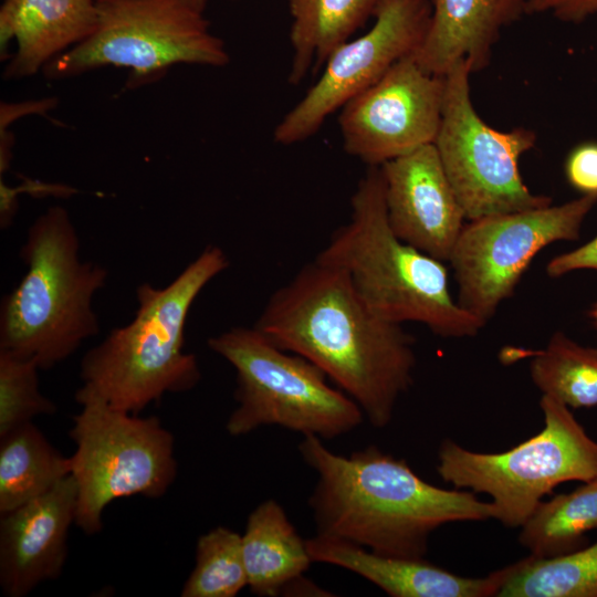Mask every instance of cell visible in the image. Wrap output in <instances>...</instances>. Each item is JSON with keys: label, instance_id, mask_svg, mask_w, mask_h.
<instances>
[{"label": "cell", "instance_id": "44dd1931", "mask_svg": "<svg viewBox=\"0 0 597 597\" xmlns=\"http://www.w3.org/2000/svg\"><path fill=\"white\" fill-rule=\"evenodd\" d=\"M292 15V84L311 66L320 69L331 52L374 15L380 0H289Z\"/></svg>", "mask_w": 597, "mask_h": 597}, {"label": "cell", "instance_id": "5b68a950", "mask_svg": "<svg viewBox=\"0 0 597 597\" xmlns=\"http://www.w3.org/2000/svg\"><path fill=\"white\" fill-rule=\"evenodd\" d=\"M20 256L28 270L2 298L0 350L33 358L48 370L97 335L93 298L108 272L81 260L77 231L61 206L33 221Z\"/></svg>", "mask_w": 597, "mask_h": 597}, {"label": "cell", "instance_id": "4316f807", "mask_svg": "<svg viewBox=\"0 0 597 597\" xmlns=\"http://www.w3.org/2000/svg\"><path fill=\"white\" fill-rule=\"evenodd\" d=\"M568 184L584 196H597V143L574 147L565 161Z\"/></svg>", "mask_w": 597, "mask_h": 597}, {"label": "cell", "instance_id": "cb8c5ba5", "mask_svg": "<svg viewBox=\"0 0 597 597\" xmlns=\"http://www.w3.org/2000/svg\"><path fill=\"white\" fill-rule=\"evenodd\" d=\"M526 355L531 378L543 395L574 409L597 406V347L555 332L545 348Z\"/></svg>", "mask_w": 597, "mask_h": 597}, {"label": "cell", "instance_id": "2e32d148", "mask_svg": "<svg viewBox=\"0 0 597 597\" xmlns=\"http://www.w3.org/2000/svg\"><path fill=\"white\" fill-rule=\"evenodd\" d=\"M312 562L348 569L392 597L496 596L503 568L486 577H465L425 558L389 556L364 546L316 534L306 540Z\"/></svg>", "mask_w": 597, "mask_h": 597}, {"label": "cell", "instance_id": "8fae6325", "mask_svg": "<svg viewBox=\"0 0 597 597\" xmlns=\"http://www.w3.org/2000/svg\"><path fill=\"white\" fill-rule=\"evenodd\" d=\"M597 196L494 214L464 224L448 262L458 304L485 325L511 297L533 258L556 241H576Z\"/></svg>", "mask_w": 597, "mask_h": 597}, {"label": "cell", "instance_id": "4fadbf2b", "mask_svg": "<svg viewBox=\"0 0 597 597\" xmlns=\"http://www.w3.org/2000/svg\"><path fill=\"white\" fill-rule=\"evenodd\" d=\"M443 95V76L423 70L413 55L404 57L341 108L345 151L379 167L434 144Z\"/></svg>", "mask_w": 597, "mask_h": 597}, {"label": "cell", "instance_id": "d4e9b609", "mask_svg": "<svg viewBox=\"0 0 597 597\" xmlns=\"http://www.w3.org/2000/svg\"><path fill=\"white\" fill-rule=\"evenodd\" d=\"M245 586L242 537L217 526L202 534L196 546V564L185 582L181 597H234Z\"/></svg>", "mask_w": 597, "mask_h": 597}, {"label": "cell", "instance_id": "5bb4252c", "mask_svg": "<svg viewBox=\"0 0 597 597\" xmlns=\"http://www.w3.org/2000/svg\"><path fill=\"white\" fill-rule=\"evenodd\" d=\"M379 168L394 233L421 252L449 261L467 218L434 144Z\"/></svg>", "mask_w": 597, "mask_h": 597}, {"label": "cell", "instance_id": "9a60e30c", "mask_svg": "<svg viewBox=\"0 0 597 597\" xmlns=\"http://www.w3.org/2000/svg\"><path fill=\"white\" fill-rule=\"evenodd\" d=\"M76 504L77 489L70 474L40 498L0 514V587L4 596L24 597L42 582L61 575Z\"/></svg>", "mask_w": 597, "mask_h": 597}, {"label": "cell", "instance_id": "f546056e", "mask_svg": "<svg viewBox=\"0 0 597 597\" xmlns=\"http://www.w3.org/2000/svg\"><path fill=\"white\" fill-rule=\"evenodd\" d=\"M589 317L593 321L594 326L597 328V302L589 311Z\"/></svg>", "mask_w": 597, "mask_h": 597}, {"label": "cell", "instance_id": "484cf974", "mask_svg": "<svg viewBox=\"0 0 597 597\" xmlns=\"http://www.w3.org/2000/svg\"><path fill=\"white\" fill-rule=\"evenodd\" d=\"M39 370L33 358L0 350V438L36 416L56 411L40 391Z\"/></svg>", "mask_w": 597, "mask_h": 597}, {"label": "cell", "instance_id": "ba28073f", "mask_svg": "<svg viewBox=\"0 0 597 597\" xmlns=\"http://www.w3.org/2000/svg\"><path fill=\"white\" fill-rule=\"evenodd\" d=\"M71 475L77 489L75 524L87 535L103 528V513L122 498L166 494L177 475L174 434L155 417L115 409L95 396H75Z\"/></svg>", "mask_w": 597, "mask_h": 597}, {"label": "cell", "instance_id": "7402d4cb", "mask_svg": "<svg viewBox=\"0 0 597 597\" xmlns=\"http://www.w3.org/2000/svg\"><path fill=\"white\" fill-rule=\"evenodd\" d=\"M593 530H597V479L543 501L521 526L519 541L531 555L548 558L585 546Z\"/></svg>", "mask_w": 597, "mask_h": 597}, {"label": "cell", "instance_id": "f1b7e54d", "mask_svg": "<svg viewBox=\"0 0 597 597\" xmlns=\"http://www.w3.org/2000/svg\"><path fill=\"white\" fill-rule=\"evenodd\" d=\"M578 270L597 272V235L573 251L554 256L546 265V273L551 277H561Z\"/></svg>", "mask_w": 597, "mask_h": 597}, {"label": "cell", "instance_id": "277c9868", "mask_svg": "<svg viewBox=\"0 0 597 597\" xmlns=\"http://www.w3.org/2000/svg\"><path fill=\"white\" fill-rule=\"evenodd\" d=\"M347 223L317 254L346 273L366 306L383 320L417 322L446 338L478 335L484 326L449 290L448 271L391 230L379 167H368L350 199Z\"/></svg>", "mask_w": 597, "mask_h": 597}, {"label": "cell", "instance_id": "7a4b0ae2", "mask_svg": "<svg viewBox=\"0 0 597 597\" xmlns=\"http://www.w3.org/2000/svg\"><path fill=\"white\" fill-rule=\"evenodd\" d=\"M298 450L318 476L308 499L316 534L383 555L425 558L438 527L494 519L491 502L430 484L405 459L375 446L346 457L317 436H304Z\"/></svg>", "mask_w": 597, "mask_h": 597}, {"label": "cell", "instance_id": "52a82bcc", "mask_svg": "<svg viewBox=\"0 0 597 597\" xmlns=\"http://www.w3.org/2000/svg\"><path fill=\"white\" fill-rule=\"evenodd\" d=\"M540 407L543 429L509 450L476 452L447 439L438 451L441 479L489 495L494 519L509 527H521L558 484L597 479V442L570 408L546 395Z\"/></svg>", "mask_w": 597, "mask_h": 597}, {"label": "cell", "instance_id": "e0dca14e", "mask_svg": "<svg viewBox=\"0 0 597 597\" xmlns=\"http://www.w3.org/2000/svg\"><path fill=\"white\" fill-rule=\"evenodd\" d=\"M98 18L96 0H4L0 9L1 60L14 38L18 49L6 80L34 75L57 55L88 38Z\"/></svg>", "mask_w": 597, "mask_h": 597}, {"label": "cell", "instance_id": "8992f818", "mask_svg": "<svg viewBox=\"0 0 597 597\" xmlns=\"http://www.w3.org/2000/svg\"><path fill=\"white\" fill-rule=\"evenodd\" d=\"M209 348L235 370L237 408L230 436L279 426L303 436L333 439L365 419L360 407L308 359L275 345L255 326H234L208 339Z\"/></svg>", "mask_w": 597, "mask_h": 597}, {"label": "cell", "instance_id": "ffe728a7", "mask_svg": "<svg viewBox=\"0 0 597 597\" xmlns=\"http://www.w3.org/2000/svg\"><path fill=\"white\" fill-rule=\"evenodd\" d=\"M71 474L63 457L33 422L0 438V514L49 492Z\"/></svg>", "mask_w": 597, "mask_h": 597}, {"label": "cell", "instance_id": "7c38bea8", "mask_svg": "<svg viewBox=\"0 0 597 597\" xmlns=\"http://www.w3.org/2000/svg\"><path fill=\"white\" fill-rule=\"evenodd\" d=\"M370 29L337 45L317 81L274 129V140L293 145L314 135L329 115L376 83L421 46L431 19L430 0H380Z\"/></svg>", "mask_w": 597, "mask_h": 597}, {"label": "cell", "instance_id": "83f0119b", "mask_svg": "<svg viewBox=\"0 0 597 597\" xmlns=\"http://www.w3.org/2000/svg\"><path fill=\"white\" fill-rule=\"evenodd\" d=\"M526 13H546L563 22L580 23L597 15V0H526Z\"/></svg>", "mask_w": 597, "mask_h": 597}, {"label": "cell", "instance_id": "6da1fadb", "mask_svg": "<svg viewBox=\"0 0 597 597\" xmlns=\"http://www.w3.org/2000/svg\"><path fill=\"white\" fill-rule=\"evenodd\" d=\"M254 326L321 368L376 428L389 425L412 385L415 338L374 314L344 271L316 258L271 295Z\"/></svg>", "mask_w": 597, "mask_h": 597}, {"label": "cell", "instance_id": "603a6c76", "mask_svg": "<svg viewBox=\"0 0 597 597\" xmlns=\"http://www.w3.org/2000/svg\"><path fill=\"white\" fill-rule=\"evenodd\" d=\"M499 597H597V542L570 553L530 555L503 568Z\"/></svg>", "mask_w": 597, "mask_h": 597}, {"label": "cell", "instance_id": "d6986e66", "mask_svg": "<svg viewBox=\"0 0 597 597\" xmlns=\"http://www.w3.org/2000/svg\"><path fill=\"white\" fill-rule=\"evenodd\" d=\"M241 537L248 587L258 596L281 595L313 563L306 540L275 500L263 501L250 513Z\"/></svg>", "mask_w": 597, "mask_h": 597}, {"label": "cell", "instance_id": "4dcf8cb0", "mask_svg": "<svg viewBox=\"0 0 597 597\" xmlns=\"http://www.w3.org/2000/svg\"><path fill=\"white\" fill-rule=\"evenodd\" d=\"M100 1V0H96ZM195 7L203 11L207 0H189Z\"/></svg>", "mask_w": 597, "mask_h": 597}, {"label": "cell", "instance_id": "ac0fdd59", "mask_svg": "<svg viewBox=\"0 0 597 597\" xmlns=\"http://www.w3.org/2000/svg\"><path fill=\"white\" fill-rule=\"evenodd\" d=\"M431 19L413 54L427 72L443 76L464 60L472 73L485 69L501 32L526 13V0H430Z\"/></svg>", "mask_w": 597, "mask_h": 597}, {"label": "cell", "instance_id": "30bf717a", "mask_svg": "<svg viewBox=\"0 0 597 597\" xmlns=\"http://www.w3.org/2000/svg\"><path fill=\"white\" fill-rule=\"evenodd\" d=\"M469 63L461 60L443 75L444 95L434 140L450 184L470 220L552 205L533 193L519 170L522 155L537 140L535 132H509L489 126L475 111L470 92Z\"/></svg>", "mask_w": 597, "mask_h": 597}, {"label": "cell", "instance_id": "9c48e42d", "mask_svg": "<svg viewBox=\"0 0 597 597\" xmlns=\"http://www.w3.org/2000/svg\"><path fill=\"white\" fill-rule=\"evenodd\" d=\"M97 10L93 33L50 61L43 67L46 77L113 65L130 69L137 85L175 64L229 62L224 43L189 0H100Z\"/></svg>", "mask_w": 597, "mask_h": 597}, {"label": "cell", "instance_id": "3957f363", "mask_svg": "<svg viewBox=\"0 0 597 597\" xmlns=\"http://www.w3.org/2000/svg\"><path fill=\"white\" fill-rule=\"evenodd\" d=\"M229 264L220 247L207 245L168 285L139 284L134 318L83 356V385L75 396H95L138 415L165 394L196 387L201 371L196 356L184 349L187 316L205 286Z\"/></svg>", "mask_w": 597, "mask_h": 597}]
</instances>
